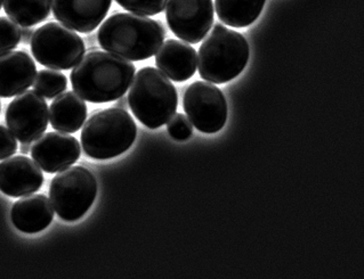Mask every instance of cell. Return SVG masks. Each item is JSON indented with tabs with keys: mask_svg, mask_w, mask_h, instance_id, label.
I'll use <instances>...</instances> for the list:
<instances>
[{
	"mask_svg": "<svg viewBox=\"0 0 364 279\" xmlns=\"http://www.w3.org/2000/svg\"><path fill=\"white\" fill-rule=\"evenodd\" d=\"M166 38L160 22L134 13H117L97 32L100 46L127 61H144L159 50Z\"/></svg>",
	"mask_w": 364,
	"mask_h": 279,
	"instance_id": "cell-2",
	"label": "cell"
},
{
	"mask_svg": "<svg viewBox=\"0 0 364 279\" xmlns=\"http://www.w3.org/2000/svg\"><path fill=\"white\" fill-rule=\"evenodd\" d=\"M112 0H52L54 18L79 33H90L102 23Z\"/></svg>",
	"mask_w": 364,
	"mask_h": 279,
	"instance_id": "cell-12",
	"label": "cell"
},
{
	"mask_svg": "<svg viewBox=\"0 0 364 279\" xmlns=\"http://www.w3.org/2000/svg\"><path fill=\"white\" fill-rule=\"evenodd\" d=\"M167 129L171 138L175 141H188L193 135L191 122L182 113H177L168 121Z\"/></svg>",
	"mask_w": 364,
	"mask_h": 279,
	"instance_id": "cell-23",
	"label": "cell"
},
{
	"mask_svg": "<svg viewBox=\"0 0 364 279\" xmlns=\"http://www.w3.org/2000/svg\"><path fill=\"white\" fill-rule=\"evenodd\" d=\"M30 45L38 63L58 71L75 67L86 52L84 40L75 32L55 22L38 28Z\"/></svg>",
	"mask_w": 364,
	"mask_h": 279,
	"instance_id": "cell-7",
	"label": "cell"
},
{
	"mask_svg": "<svg viewBox=\"0 0 364 279\" xmlns=\"http://www.w3.org/2000/svg\"><path fill=\"white\" fill-rule=\"evenodd\" d=\"M156 64L168 79L184 82L197 71L198 54L188 43L169 39L156 52Z\"/></svg>",
	"mask_w": 364,
	"mask_h": 279,
	"instance_id": "cell-15",
	"label": "cell"
},
{
	"mask_svg": "<svg viewBox=\"0 0 364 279\" xmlns=\"http://www.w3.org/2000/svg\"><path fill=\"white\" fill-rule=\"evenodd\" d=\"M21 43V29L11 18H0V55L11 52Z\"/></svg>",
	"mask_w": 364,
	"mask_h": 279,
	"instance_id": "cell-22",
	"label": "cell"
},
{
	"mask_svg": "<svg viewBox=\"0 0 364 279\" xmlns=\"http://www.w3.org/2000/svg\"><path fill=\"white\" fill-rule=\"evenodd\" d=\"M166 18L173 35L188 43H199L214 23L213 0H168Z\"/></svg>",
	"mask_w": 364,
	"mask_h": 279,
	"instance_id": "cell-10",
	"label": "cell"
},
{
	"mask_svg": "<svg viewBox=\"0 0 364 279\" xmlns=\"http://www.w3.org/2000/svg\"><path fill=\"white\" fill-rule=\"evenodd\" d=\"M248 41L239 32L216 24L198 53V70L203 80L222 84L237 78L249 61Z\"/></svg>",
	"mask_w": 364,
	"mask_h": 279,
	"instance_id": "cell-3",
	"label": "cell"
},
{
	"mask_svg": "<svg viewBox=\"0 0 364 279\" xmlns=\"http://www.w3.org/2000/svg\"><path fill=\"white\" fill-rule=\"evenodd\" d=\"M43 173L26 156H13L0 162V192L11 197H23L41 190Z\"/></svg>",
	"mask_w": 364,
	"mask_h": 279,
	"instance_id": "cell-13",
	"label": "cell"
},
{
	"mask_svg": "<svg viewBox=\"0 0 364 279\" xmlns=\"http://www.w3.org/2000/svg\"><path fill=\"white\" fill-rule=\"evenodd\" d=\"M33 161L47 173H56L71 167L81 155L79 141L70 133H48L31 146Z\"/></svg>",
	"mask_w": 364,
	"mask_h": 279,
	"instance_id": "cell-11",
	"label": "cell"
},
{
	"mask_svg": "<svg viewBox=\"0 0 364 279\" xmlns=\"http://www.w3.org/2000/svg\"><path fill=\"white\" fill-rule=\"evenodd\" d=\"M1 6H3V0H0V9H1Z\"/></svg>",
	"mask_w": 364,
	"mask_h": 279,
	"instance_id": "cell-28",
	"label": "cell"
},
{
	"mask_svg": "<svg viewBox=\"0 0 364 279\" xmlns=\"http://www.w3.org/2000/svg\"><path fill=\"white\" fill-rule=\"evenodd\" d=\"M96 196L97 180L87 168H67L50 182V203L64 221H77L82 218L93 205Z\"/></svg>",
	"mask_w": 364,
	"mask_h": 279,
	"instance_id": "cell-6",
	"label": "cell"
},
{
	"mask_svg": "<svg viewBox=\"0 0 364 279\" xmlns=\"http://www.w3.org/2000/svg\"><path fill=\"white\" fill-rule=\"evenodd\" d=\"M33 32L35 31L31 28H23V29L21 30V40H22V43H26V45L31 43Z\"/></svg>",
	"mask_w": 364,
	"mask_h": 279,
	"instance_id": "cell-25",
	"label": "cell"
},
{
	"mask_svg": "<svg viewBox=\"0 0 364 279\" xmlns=\"http://www.w3.org/2000/svg\"><path fill=\"white\" fill-rule=\"evenodd\" d=\"M68 79L63 73L54 70H41L36 75L33 89L47 99H53L67 90Z\"/></svg>",
	"mask_w": 364,
	"mask_h": 279,
	"instance_id": "cell-20",
	"label": "cell"
},
{
	"mask_svg": "<svg viewBox=\"0 0 364 279\" xmlns=\"http://www.w3.org/2000/svg\"><path fill=\"white\" fill-rule=\"evenodd\" d=\"M116 107H119V109H126L128 107V99L127 98L122 96V97L117 99Z\"/></svg>",
	"mask_w": 364,
	"mask_h": 279,
	"instance_id": "cell-26",
	"label": "cell"
},
{
	"mask_svg": "<svg viewBox=\"0 0 364 279\" xmlns=\"http://www.w3.org/2000/svg\"><path fill=\"white\" fill-rule=\"evenodd\" d=\"M11 218L15 228L22 233H39L52 224L54 207L46 196L30 194L13 205Z\"/></svg>",
	"mask_w": 364,
	"mask_h": 279,
	"instance_id": "cell-16",
	"label": "cell"
},
{
	"mask_svg": "<svg viewBox=\"0 0 364 279\" xmlns=\"http://www.w3.org/2000/svg\"><path fill=\"white\" fill-rule=\"evenodd\" d=\"M183 107L196 129L203 133H218L228 120V103L214 84L196 81L184 94Z\"/></svg>",
	"mask_w": 364,
	"mask_h": 279,
	"instance_id": "cell-8",
	"label": "cell"
},
{
	"mask_svg": "<svg viewBox=\"0 0 364 279\" xmlns=\"http://www.w3.org/2000/svg\"><path fill=\"white\" fill-rule=\"evenodd\" d=\"M3 6L14 23L30 28L50 16L52 0H3Z\"/></svg>",
	"mask_w": 364,
	"mask_h": 279,
	"instance_id": "cell-19",
	"label": "cell"
},
{
	"mask_svg": "<svg viewBox=\"0 0 364 279\" xmlns=\"http://www.w3.org/2000/svg\"><path fill=\"white\" fill-rule=\"evenodd\" d=\"M128 12L144 16L160 14L166 9L168 0H116Z\"/></svg>",
	"mask_w": 364,
	"mask_h": 279,
	"instance_id": "cell-21",
	"label": "cell"
},
{
	"mask_svg": "<svg viewBox=\"0 0 364 279\" xmlns=\"http://www.w3.org/2000/svg\"><path fill=\"white\" fill-rule=\"evenodd\" d=\"M5 120L16 141L31 144L46 131L50 109L36 90H26L9 103Z\"/></svg>",
	"mask_w": 364,
	"mask_h": 279,
	"instance_id": "cell-9",
	"label": "cell"
},
{
	"mask_svg": "<svg viewBox=\"0 0 364 279\" xmlns=\"http://www.w3.org/2000/svg\"><path fill=\"white\" fill-rule=\"evenodd\" d=\"M135 65L117 55L102 50L87 53L77 63L70 80L73 92L90 103H111L129 89Z\"/></svg>",
	"mask_w": 364,
	"mask_h": 279,
	"instance_id": "cell-1",
	"label": "cell"
},
{
	"mask_svg": "<svg viewBox=\"0 0 364 279\" xmlns=\"http://www.w3.org/2000/svg\"><path fill=\"white\" fill-rule=\"evenodd\" d=\"M37 67L23 50H11L0 55V97L20 95L33 84Z\"/></svg>",
	"mask_w": 364,
	"mask_h": 279,
	"instance_id": "cell-14",
	"label": "cell"
},
{
	"mask_svg": "<svg viewBox=\"0 0 364 279\" xmlns=\"http://www.w3.org/2000/svg\"><path fill=\"white\" fill-rule=\"evenodd\" d=\"M18 151V141L9 129L0 124V161L14 155Z\"/></svg>",
	"mask_w": 364,
	"mask_h": 279,
	"instance_id": "cell-24",
	"label": "cell"
},
{
	"mask_svg": "<svg viewBox=\"0 0 364 279\" xmlns=\"http://www.w3.org/2000/svg\"><path fill=\"white\" fill-rule=\"evenodd\" d=\"M20 151L23 155H26V154H29V153L31 152V145H30L29 143H22Z\"/></svg>",
	"mask_w": 364,
	"mask_h": 279,
	"instance_id": "cell-27",
	"label": "cell"
},
{
	"mask_svg": "<svg viewBox=\"0 0 364 279\" xmlns=\"http://www.w3.org/2000/svg\"><path fill=\"white\" fill-rule=\"evenodd\" d=\"M127 99L135 118L150 129L168 124L178 106L176 88L154 67H144L134 75Z\"/></svg>",
	"mask_w": 364,
	"mask_h": 279,
	"instance_id": "cell-4",
	"label": "cell"
},
{
	"mask_svg": "<svg viewBox=\"0 0 364 279\" xmlns=\"http://www.w3.org/2000/svg\"><path fill=\"white\" fill-rule=\"evenodd\" d=\"M266 0H215V11L223 23L246 28L259 18Z\"/></svg>",
	"mask_w": 364,
	"mask_h": 279,
	"instance_id": "cell-18",
	"label": "cell"
},
{
	"mask_svg": "<svg viewBox=\"0 0 364 279\" xmlns=\"http://www.w3.org/2000/svg\"><path fill=\"white\" fill-rule=\"evenodd\" d=\"M137 136L135 121L126 109L110 107L88 119L81 131L85 154L95 160H109L129 150Z\"/></svg>",
	"mask_w": 364,
	"mask_h": 279,
	"instance_id": "cell-5",
	"label": "cell"
},
{
	"mask_svg": "<svg viewBox=\"0 0 364 279\" xmlns=\"http://www.w3.org/2000/svg\"><path fill=\"white\" fill-rule=\"evenodd\" d=\"M87 105L75 92H63L53 101L50 107V122L58 131L75 133L87 119Z\"/></svg>",
	"mask_w": 364,
	"mask_h": 279,
	"instance_id": "cell-17",
	"label": "cell"
},
{
	"mask_svg": "<svg viewBox=\"0 0 364 279\" xmlns=\"http://www.w3.org/2000/svg\"><path fill=\"white\" fill-rule=\"evenodd\" d=\"M0 109H1V104H0Z\"/></svg>",
	"mask_w": 364,
	"mask_h": 279,
	"instance_id": "cell-29",
	"label": "cell"
}]
</instances>
